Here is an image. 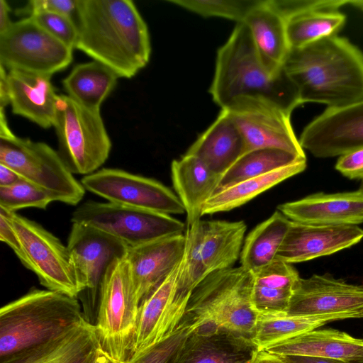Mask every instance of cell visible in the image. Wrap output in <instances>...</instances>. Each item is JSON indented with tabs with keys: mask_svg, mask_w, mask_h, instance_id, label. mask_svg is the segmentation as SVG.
<instances>
[{
	"mask_svg": "<svg viewBox=\"0 0 363 363\" xmlns=\"http://www.w3.org/2000/svg\"><path fill=\"white\" fill-rule=\"evenodd\" d=\"M101 344L85 318L41 344L1 357L0 363H91Z\"/></svg>",
	"mask_w": 363,
	"mask_h": 363,
	"instance_id": "44dd1931",
	"label": "cell"
},
{
	"mask_svg": "<svg viewBox=\"0 0 363 363\" xmlns=\"http://www.w3.org/2000/svg\"><path fill=\"white\" fill-rule=\"evenodd\" d=\"M243 23L249 28L266 68L272 73L280 72L290 50L284 18L269 4L268 0H262Z\"/></svg>",
	"mask_w": 363,
	"mask_h": 363,
	"instance_id": "f1b7e54d",
	"label": "cell"
},
{
	"mask_svg": "<svg viewBox=\"0 0 363 363\" xmlns=\"http://www.w3.org/2000/svg\"><path fill=\"white\" fill-rule=\"evenodd\" d=\"M51 77L20 70L9 71L5 83L13 113L43 128L54 126L59 95L51 82Z\"/></svg>",
	"mask_w": 363,
	"mask_h": 363,
	"instance_id": "d4e9b609",
	"label": "cell"
},
{
	"mask_svg": "<svg viewBox=\"0 0 363 363\" xmlns=\"http://www.w3.org/2000/svg\"><path fill=\"white\" fill-rule=\"evenodd\" d=\"M196 328L194 325L181 322L173 332L136 357L128 359L127 363H169Z\"/></svg>",
	"mask_w": 363,
	"mask_h": 363,
	"instance_id": "8d00e7d4",
	"label": "cell"
},
{
	"mask_svg": "<svg viewBox=\"0 0 363 363\" xmlns=\"http://www.w3.org/2000/svg\"><path fill=\"white\" fill-rule=\"evenodd\" d=\"M240 130L246 152L277 148L306 157L290 121L291 115L274 104L252 98H240L225 108Z\"/></svg>",
	"mask_w": 363,
	"mask_h": 363,
	"instance_id": "5bb4252c",
	"label": "cell"
},
{
	"mask_svg": "<svg viewBox=\"0 0 363 363\" xmlns=\"http://www.w3.org/2000/svg\"><path fill=\"white\" fill-rule=\"evenodd\" d=\"M182 259L172 272L142 299L128 359L136 357L178 327L175 318L174 304Z\"/></svg>",
	"mask_w": 363,
	"mask_h": 363,
	"instance_id": "ffe728a7",
	"label": "cell"
},
{
	"mask_svg": "<svg viewBox=\"0 0 363 363\" xmlns=\"http://www.w3.org/2000/svg\"><path fill=\"white\" fill-rule=\"evenodd\" d=\"M258 352L253 340L231 332L195 329L169 363H253Z\"/></svg>",
	"mask_w": 363,
	"mask_h": 363,
	"instance_id": "603a6c76",
	"label": "cell"
},
{
	"mask_svg": "<svg viewBox=\"0 0 363 363\" xmlns=\"http://www.w3.org/2000/svg\"><path fill=\"white\" fill-rule=\"evenodd\" d=\"M304 159L306 157L277 148L247 152L222 175L215 194L246 179L268 174Z\"/></svg>",
	"mask_w": 363,
	"mask_h": 363,
	"instance_id": "836d02e7",
	"label": "cell"
},
{
	"mask_svg": "<svg viewBox=\"0 0 363 363\" xmlns=\"http://www.w3.org/2000/svg\"><path fill=\"white\" fill-rule=\"evenodd\" d=\"M186 242L184 233L130 247L126 257L140 302L179 263Z\"/></svg>",
	"mask_w": 363,
	"mask_h": 363,
	"instance_id": "cb8c5ba5",
	"label": "cell"
},
{
	"mask_svg": "<svg viewBox=\"0 0 363 363\" xmlns=\"http://www.w3.org/2000/svg\"><path fill=\"white\" fill-rule=\"evenodd\" d=\"M335 169L350 179L363 180V148L340 156Z\"/></svg>",
	"mask_w": 363,
	"mask_h": 363,
	"instance_id": "7bdbcfd3",
	"label": "cell"
},
{
	"mask_svg": "<svg viewBox=\"0 0 363 363\" xmlns=\"http://www.w3.org/2000/svg\"><path fill=\"white\" fill-rule=\"evenodd\" d=\"M283 69L301 104L338 108L363 100V52L337 35L290 48Z\"/></svg>",
	"mask_w": 363,
	"mask_h": 363,
	"instance_id": "7a4b0ae2",
	"label": "cell"
},
{
	"mask_svg": "<svg viewBox=\"0 0 363 363\" xmlns=\"http://www.w3.org/2000/svg\"><path fill=\"white\" fill-rule=\"evenodd\" d=\"M306 168V159L268 174L248 179L213 195L205 203L203 216L228 211L238 208L280 182Z\"/></svg>",
	"mask_w": 363,
	"mask_h": 363,
	"instance_id": "1f68e13d",
	"label": "cell"
},
{
	"mask_svg": "<svg viewBox=\"0 0 363 363\" xmlns=\"http://www.w3.org/2000/svg\"><path fill=\"white\" fill-rule=\"evenodd\" d=\"M203 17L218 16L243 22L249 13L262 0H169Z\"/></svg>",
	"mask_w": 363,
	"mask_h": 363,
	"instance_id": "d590c367",
	"label": "cell"
},
{
	"mask_svg": "<svg viewBox=\"0 0 363 363\" xmlns=\"http://www.w3.org/2000/svg\"><path fill=\"white\" fill-rule=\"evenodd\" d=\"M11 8L4 0H0V34L4 33L13 23L9 16Z\"/></svg>",
	"mask_w": 363,
	"mask_h": 363,
	"instance_id": "bcb514c9",
	"label": "cell"
},
{
	"mask_svg": "<svg viewBox=\"0 0 363 363\" xmlns=\"http://www.w3.org/2000/svg\"><path fill=\"white\" fill-rule=\"evenodd\" d=\"M290 220L317 225L363 223V189L335 194L317 193L277 207Z\"/></svg>",
	"mask_w": 363,
	"mask_h": 363,
	"instance_id": "7402d4cb",
	"label": "cell"
},
{
	"mask_svg": "<svg viewBox=\"0 0 363 363\" xmlns=\"http://www.w3.org/2000/svg\"><path fill=\"white\" fill-rule=\"evenodd\" d=\"M254 284L253 273L242 266L209 274L193 290L181 322L253 340L258 316L252 302Z\"/></svg>",
	"mask_w": 363,
	"mask_h": 363,
	"instance_id": "277c9868",
	"label": "cell"
},
{
	"mask_svg": "<svg viewBox=\"0 0 363 363\" xmlns=\"http://www.w3.org/2000/svg\"><path fill=\"white\" fill-rule=\"evenodd\" d=\"M0 241L6 243L21 264L28 269L26 256L19 237L11 223L9 212L0 208Z\"/></svg>",
	"mask_w": 363,
	"mask_h": 363,
	"instance_id": "b9f144b4",
	"label": "cell"
},
{
	"mask_svg": "<svg viewBox=\"0 0 363 363\" xmlns=\"http://www.w3.org/2000/svg\"><path fill=\"white\" fill-rule=\"evenodd\" d=\"M255 284L263 286L294 290L301 278L291 264L274 259L253 273Z\"/></svg>",
	"mask_w": 363,
	"mask_h": 363,
	"instance_id": "74e56055",
	"label": "cell"
},
{
	"mask_svg": "<svg viewBox=\"0 0 363 363\" xmlns=\"http://www.w3.org/2000/svg\"><path fill=\"white\" fill-rule=\"evenodd\" d=\"M72 51L31 17L13 22L0 34V65L9 71L52 76L69 65Z\"/></svg>",
	"mask_w": 363,
	"mask_h": 363,
	"instance_id": "7c38bea8",
	"label": "cell"
},
{
	"mask_svg": "<svg viewBox=\"0 0 363 363\" xmlns=\"http://www.w3.org/2000/svg\"><path fill=\"white\" fill-rule=\"evenodd\" d=\"M209 92L222 109L240 98L267 101L290 115L301 104L297 90L284 69L272 73L266 68L243 22L237 23L218 50Z\"/></svg>",
	"mask_w": 363,
	"mask_h": 363,
	"instance_id": "3957f363",
	"label": "cell"
},
{
	"mask_svg": "<svg viewBox=\"0 0 363 363\" xmlns=\"http://www.w3.org/2000/svg\"><path fill=\"white\" fill-rule=\"evenodd\" d=\"M8 212L23 245L28 269L48 290L77 298L83 289L67 246L40 224Z\"/></svg>",
	"mask_w": 363,
	"mask_h": 363,
	"instance_id": "8fae6325",
	"label": "cell"
},
{
	"mask_svg": "<svg viewBox=\"0 0 363 363\" xmlns=\"http://www.w3.org/2000/svg\"><path fill=\"white\" fill-rule=\"evenodd\" d=\"M268 1L284 19L290 48H300L336 35L346 20V16L338 9L350 3L349 0Z\"/></svg>",
	"mask_w": 363,
	"mask_h": 363,
	"instance_id": "e0dca14e",
	"label": "cell"
},
{
	"mask_svg": "<svg viewBox=\"0 0 363 363\" xmlns=\"http://www.w3.org/2000/svg\"><path fill=\"white\" fill-rule=\"evenodd\" d=\"M140 303L127 257L116 259L101 281L94 325L101 347L121 362L129 358Z\"/></svg>",
	"mask_w": 363,
	"mask_h": 363,
	"instance_id": "52a82bcc",
	"label": "cell"
},
{
	"mask_svg": "<svg viewBox=\"0 0 363 363\" xmlns=\"http://www.w3.org/2000/svg\"><path fill=\"white\" fill-rule=\"evenodd\" d=\"M245 152L242 133L229 111L222 109L186 154L198 157L210 170L222 176Z\"/></svg>",
	"mask_w": 363,
	"mask_h": 363,
	"instance_id": "484cf974",
	"label": "cell"
},
{
	"mask_svg": "<svg viewBox=\"0 0 363 363\" xmlns=\"http://www.w3.org/2000/svg\"><path fill=\"white\" fill-rule=\"evenodd\" d=\"M39 26L72 49L75 48L77 27L74 18L56 13L42 12L30 16Z\"/></svg>",
	"mask_w": 363,
	"mask_h": 363,
	"instance_id": "ab89813d",
	"label": "cell"
},
{
	"mask_svg": "<svg viewBox=\"0 0 363 363\" xmlns=\"http://www.w3.org/2000/svg\"><path fill=\"white\" fill-rule=\"evenodd\" d=\"M303 149L317 157L342 156L363 148V100L328 108L303 130Z\"/></svg>",
	"mask_w": 363,
	"mask_h": 363,
	"instance_id": "9a60e30c",
	"label": "cell"
},
{
	"mask_svg": "<svg viewBox=\"0 0 363 363\" xmlns=\"http://www.w3.org/2000/svg\"><path fill=\"white\" fill-rule=\"evenodd\" d=\"M22 179L21 177L9 167L0 164V186H11Z\"/></svg>",
	"mask_w": 363,
	"mask_h": 363,
	"instance_id": "f6af8a7d",
	"label": "cell"
},
{
	"mask_svg": "<svg viewBox=\"0 0 363 363\" xmlns=\"http://www.w3.org/2000/svg\"><path fill=\"white\" fill-rule=\"evenodd\" d=\"M0 164L16 172L22 179L46 189L60 202L75 206L85 189L68 169L58 152L45 143L15 135L0 138Z\"/></svg>",
	"mask_w": 363,
	"mask_h": 363,
	"instance_id": "30bf717a",
	"label": "cell"
},
{
	"mask_svg": "<svg viewBox=\"0 0 363 363\" xmlns=\"http://www.w3.org/2000/svg\"><path fill=\"white\" fill-rule=\"evenodd\" d=\"M247 225L242 220H199L187 226L177 299L188 303L193 290L209 274L233 267L240 258Z\"/></svg>",
	"mask_w": 363,
	"mask_h": 363,
	"instance_id": "8992f818",
	"label": "cell"
},
{
	"mask_svg": "<svg viewBox=\"0 0 363 363\" xmlns=\"http://www.w3.org/2000/svg\"><path fill=\"white\" fill-rule=\"evenodd\" d=\"M363 312V286L335 279L330 274L300 278L286 314L315 315Z\"/></svg>",
	"mask_w": 363,
	"mask_h": 363,
	"instance_id": "ac0fdd59",
	"label": "cell"
},
{
	"mask_svg": "<svg viewBox=\"0 0 363 363\" xmlns=\"http://www.w3.org/2000/svg\"><path fill=\"white\" fill-rule=\"evenodd\" d=\"M87 190L108 202L164 214H183L180 199L160 182L117 169L104 168L83 177Z\"/></svg>",
	"mask_w": 363,
	"mask_h": 363,
	"instance_id": "4fadbf2b",
	"label": "cell"
},
{
	"mask_svg": "<svg viewBox=\"0 0 363 363\" xmlns=\"http://www.w3.org/2000/svg\"><path fill=\"white\" fill-rule=\"evenodd\" d=\"M75 48L130 79L148 63L147 24L131 0H78Z\"/></svg>",
	"mask_w": 363,
	"mask_h": 363,
	"instance_id": "6da1fadb",
	"label": "cell"
},
{
	"mask_svg": "<svg viewBox=\"0 0 363 363\" xmlns=\"http://www.w3.org/2000/svg\"><path fill=\"white\" fill-rule=\"evenodd\" d=\"M350 4L363 11V0L350 1Z\"/></svg>",
	"mask_w": 363,
	"mask_h": 363,
	"instance_id": "681fc988",
	"label": "cell"
},
{
	"mask_svg": "<svg viewBox=\"0 0 363 363\" xmlns=\"http://www.w3.org/2000/svg\"><path fill=\"white\" fill-rule=\"evenodd\" d=\"M277 355L320 357L351 362L363 359V340L335 329H315L265 350Z\"/></svg>",
	"mask_w": 363,
	"mask_h": 363,
	"instance_id": "83f0119b",
	"label": "cell"
},
{
	"mask_svg": "<svg viewBox=\"0 0 363 363\" xmlns=\"http://www.w3.org/2000/svg\"><path fill=\"white\" fill-rule=\"evenodd\" d=\"M84 318L77 298L32 289L0 309V357L47 342Z\"/></svg>",
	"mask_w": 363,
	"mask_h": 363,
	"instance_id": "5b68a950",
	"label": "cell"
},
{
	"mask_svg": "<svg viewBox=\"0 0 363 363\" xmlns=\"http://www.w3.org/2000/svg\"><path fill=\"white\" fill-rule=\"evenodd\" d=\"M293 290L279 289L254 284L252 306L257 314L286 313Z\"/></svg>",
	"mask_w": 363,
	"mask_h": 363,
	"instance_id": "f35d334b",
	"label": "cell"
},
{
	"mask_svg": "<svg viewBox=\"0 0 363 363\" xmlns=\"http://www.w3.org/2000/svg\"><path fill=\"white\" fill-rule=\"evenodd\" d=\"M363 239V229L352 225H317L291 220L275 259L288 263L308 261L349 248Z\"/></svg>",
	"mask_w": 363,
	"mask_h": 363,
	"instance_id": "d6986e66",
	"label": "cell"
},
{
	"mask_svg": "<svg viewBox=\"0 0 363 363\" xmlns=\"http://www.w3.org/2000/svg\"><path fill=\"white\" fill-rule=\"evenodd\" d=\"M362 189H363V180H362V187H361Z\"/></svg>",
	"mask_w": 363,
	"mask_h": 363,
	"instance_id": "816d5d0a",
	"label": "cell"
},
{
	"mask_svg": "<svg viewBox=\"0 0 363 363\" xmlns=\"http://www.w3.org/2000/svg\"><path fill=\"white\" fill-rule=\"evenodd\" d=\"M118 78L111 69L94 60L76 65L62 80V85L67 96L77 103L100 111Z\"/></svg>",
	"mask_w": 363,
	"mask_h": 363,
	"instance_id": "4dcf8cb0",
	"label": "cell"
},
{
	"mask_svg": "<svg viewBox=\"0 0 363 363\" xmlns=\"http://www.w3.org/2000/svg\"><path fill=\"white\" fill-rule=\"evenodd\" d=\"M350 363H363V359H359V360H354V361H351V362H349Z\"/></svg>",
	"mask_w": 363,
	"mask_h": 363,
	"instance_id": "f907efd6",
	"label": "cell"
},
{
	"mask_svg": "<svg viewBox=\"0 0 363 363\" xmlns=\"http://www.w3.org/2000/svg\"><path fill=\"white\" fill-rule=\"evenodd\" d=\"M78 0H32L16 13L30 16L34 13L48 12L69 16L74 19Z\"/></svg>",
	"mask_w": 363,
	"mask_h": 363,
	"instance_id": "60d3db41",
	"label": "cell"
},
{
	"mask_svg": "<svg viewBox=\"0 0 363 363\" xmlns=\"http://www.w3.org/2000/svg\"><path fill=\"white\" fill-rule=\"evenodd\" d=\"M91 363H124L121 362L110 356L101 347H100ZM127 363V362H125Z\"/></svg>",
	"mask_w": 363,
	"mask_h": 363,
	"instance_id": "c3c4849f",
	"label": "cell"
},
{
	"mask_svg": "<svg viewBox=\"0 0 363 363\" xmlns=\"http://www.w3.org/2000/svg\"><path fill=\"white\" fill-rule=\"evenodd\" d=\"M53 127L58 152L73 174H91L108 158L111 141L100 111L89 109L67 95H59Z\"/></svg>",
	"mask_w": 363,
	"mask_h": 363,
	"instance_id": "ba28073f",
	"label": "cell"
},
{
	"mask_svg": "<svg viewBox=\"0 0 363 363\" xmlns=\"http://www.w3.org/2000/svg\"><path fill=\"white\" fill-rule=\"evenodd\" d=\"M363 318V312L315 315L258 314L253 342L259 351L301 334L315 330L333 321Z\"/></svg>",
	"mask_w": 363,
	"mask_h": 363,
	"instance_id": "f546056e",
	"label": "cell"
},
{
	"mask_svg": "<svg viewBox=\"0 0 363 363\" xmlns=\"http://www.w3.org/2000/svg\"><path fill=\"white\" fill-rule=\"evenodd\" d=\"M72 223L67 246L83 289L82 294L87 291L94 301L108 267L116 259L126 257L130 247L99 229Z\"/></svg>",
	"mask_w": 363,
	"mask_h": 363,
	"instance_id": "2e32d148",
	"label": "cell"
},
{
	"mask_svg": "<svg viewBox=\"0 0 363 363\" xmlns=\"http://www.w3.org/2000/svg\"><path fill=\"white\" fill-rule=\"evenodd\" d=\"M60 201L56 194L23 179L9 186H0V208L10 212L25 208L45 209L52 202Z\"/></svg>",
	"mask_w": 363,
	"mask_h": 363,
	"instance_id": "e575fe53",
	"label": "cell"
},
{
	"mask_svg": "<svg viewBox=\"0 0 363 363\" xmlns=\"http://www.w3.org/2000/svg\"><path fill=\"white\" fill-rule=\"evenodd\" d=\"M253 363H286L278 355L266 350L259 351Z\"/></svg>",
	"mask_w": 363,
	"mask_h": 363,
	"instance_id": "7dc6e473",
	"label": "cell"
},
{
	"mask_svg": "<svg viewBox=\"0 0 363 363\" xmlns=\"http://www.w3.org/2000/svg\"><path fill=\"white\" fill-rule=\"evenodd\" d=\"M174 189L184 206L187 226L201 220L206 201L216 193L222 176L210 170L198 157L184 154L171 164Z\"/></svg>",
	"mask_w": 363,
	"mask_h": 363,
	"instance_id": "4316f807",
	"label": "cell"
},
{
	"mask_svg": "<svg viewBox=\"0 0 363 363\" xmlns=\"http://www.w3.org/2000/svg\"><path fill=\"white\" fill-rule=\"evenodd\" d=\"M71 221L104 231L129 247L184 234L186 229L183 222L170 215L94 201L79 205Z\"/></svg>",
	"mask_w": 363,
	"mask_h": 363,
	"instance_id": "9c48e42d",
	"label": "cell"
},
{
	"mask_svg": "<svg viewBox=\"0 0 363 363\" xmlns=\"http://www.w3.org/2000/svg\"><path fill=\"white\" fill-rule=\"evenodd\" d=\"M290 223L291 220L277 211L257 225L244 240L240 266L254 273L273 261Z\"/></svg>",
	"mask_w": 363,
	"mask_h": 363,
	"instance_id": "d6a6232c",
	"label": "cell"
},
{
	"mask_svg": "<svg viewBox=\"0 0 363 363\" xmlns=\"http://www.w3.org/2000/svg\"><path fill=\"white\" fill-rule=\"evenodd\" d=\"M278 356L286 363H350L345 360L320 357L303 355Z\"/></svg>",
	"mask_w": 363,
	"mask_h": 363,
	"instance_id": "ee69618b",
	"label": "cell"
}]
</instances>
